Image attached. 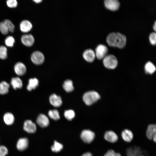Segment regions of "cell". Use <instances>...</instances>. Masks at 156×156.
I'll use <instances>...</instances> for the list:
<instances>
[{
    "label": "cell",
    "instance_id": "obj_1",
    "mask_svg": "<svg viewBox=\"0 0 156 156\" xmlns=\"http://www.w3.org/2000/svg\"><path fill=\"white\" fill-rule=\"evenodd\" d=\"M106 41L110 46L122 48L126 45V38L124 35L121 33L113 32L108 35Z\"/></svg>",
    "mask_w": 156,
    "mask_h": 156
},
{
    "label": "cell",
    "instance_id": "obj_2",
    "mask_svg": "<svg viewBox=\"0 0 156 156\" xmlns=\"http://www.w3.org/2000/svg\"><path fill=\"white\" fill-rule=\"evenodd\" d=\"M100 98L99 93L95 91H90L86 92L83 96V100L88 105H91L98 101Z\"/></svg>",
    "mask_w": 156,
    "mask_h": 156
},
{
    "label": "cell",
    "instance_id": "obj_3",
    "mask_svg": "<svg viewBox=\"0 0 156 156\" xmlns=\"http://www.w3.org/2000/svg\"><path fill=\"white\" fill-rule=\"evenodd\" d=\"M103 62L105 67L110 69L115 68L118 63L116 58L112 55H106L103 59Z\"/></svg>",
    "mask_w": 156,
    "mask_h": 156
},
{
    "label": "cell",
    "instance_id": "obj_4",
    "mask_svg": "<svg viewBox=\"0 0 156 156\" xmlns=\"http://www.w3.org/2000/svg\"><path fill=\"white\" fill-rule=\"evenodd\" d=\"M95 137V133L90 129H85L81 132L80 137L85 143L91 144L94 140Z\"/></svg>",
    "mask_w": 156,
    "mask_h": 156
},
{
    "label": "cell",
    "instance_id": "obj_5",
    "mask_svg": "<svg viewBox=\"0 0 156 156\" xmlns=\"http://www.w3.org/2000/svg\"><path fill=\"white\" fill-rule=\"evenodd\" d=\"M31 60L34 64L39 65L43 63L44 60V57L41 52L39 51H35L31 54Z\"/></svg>",
    "mask_w": 156,
    "mask_h": 156
},
{
    "label": "cell",
    "instance_id": "obj_6",
    "mask_svg": "<svg viewBox=\"0 0 156 156\" xmlns=\"http://www.w3.org/2000/svg\"><path fill=\"white\" fill-rule=\"evenodd\" d=\"M23 128L25 131L28 133H34L37 130L36 124L29 120H27L24 121Z\"/></svg>",
    "mask_w": 156,
    "mask_h": 156
},
{
    "label": "cell",
    "instance_id": "obj_7",
    "mask_svg": "<svg viewBox=\"0 0 156 156\" xmlns=\"http://www.w3.org/2000/svg\"><path fill=\"white\" fill-rule=\"evenodd\" d=\"M108 49L106 46L100 44L98 45L95 49V56L99 60L103 59L106 55Z\"/></svg>",
    "mask_w": 156,
    "mask_h": 156
},
{
    "label": "cell",
    "instance_id": "obj_8",
    "mask_svg": "<svg viewBox=\"0 0 156 156\" xmlns=\"http://www.w3.org/2000/svg\"><path fill=\"white\" fill-rule=\"evenodd\" d=\"M29 146V140L26 137L19 138L16 143V147L19 151H23L26 150Z\"/></svg>",
    "mask_w": 156,
    "mask_h": 156
},
{
    "label": "cell",
    "instance_id": "obj_9",
    "mask_svg": "<svg viewBox=\"0 0 156 156\" xmlns=\"http://www.w3.org/2000/svg\"><path fill=\"white\" fill-rule=\"evenodd\" d=\"M104 138L106 141L112 143L116 142L118 139V137L117 135L112 130L105 131L104 134Z\"/></svg>",
    "mask_w": 156,
    "mask_h": 156
},
{
    "label": "cell",
    "instance_id": "obj_10",
    "mask_svg": "<svg viewBox=\"0 0 156 156\" xmlns=\"http://www.w3.org/2000/svg\"><path fill=\"white\" fill-rule=\"evenodd\" d=\"M37 124L40 127L44 128L47 127L49 125V120L47 116L43 114H40L36 119Z\"/></svg>",
    "mask_w": 156,
    "mask_h": 156
},
{
    "label": "cell",
    "instance_id": "obj_11",
    "mask_svg": "<svg viewBox=\"0 0 156 156\" xmlns=\"http://www.w3.org/2000/svg\"><path fill=\"white\" fill-rule=\"evenodd\" d=\"M104 3L105 7L112 11L118 10L120 6V3L117 0H106Z\"/></svg>",
    "mask_w": 156,
    "mask_h": 156
},
{
    "label": "cell",
    "instance_id": "obj_12",
    "mask_svg": "<svg viewBox=\"0 0 156 156\" xmlns=\"http://www.w3.org/2000/svg\"><path fill=\"white\" fill-rule=\"evenodd\" d=\"M21 40L24 45L28 47L32 46L34 42V37L31 34H24L21 36Z\"/></svg>",
    "mask_w": 156,
    "mask_h": 156
},
{
    "label": "cell",
    "instance_id": "obj_13",
    "mask_svg": "<svg viewBox=\"0 0 156 156\" xmlns=\"http://www.w3.org/2000/svg\"><path fill=\"white\" fill-rule=\"evenodd\" d=\"M83 56L86 61L90 62H93L96 57L95 52L91 49L85 50L83 53Z\"/></svg>",
    "mask_w": 156,
    "mask_h": 156
},
{
    "label": "cell",
    "instance_id": "obj_14",
    "mask_svg": "<svg viewBox=\"0 0 156 156\" xmlns=\"http://www.w3.org/2000/svg\"><path fill=\"white\" fill-rule=\"evenodd\" d=\"M14 70L17 75L22 76L25 73L26 68L23 63L21 62H18L14 65Z\"/></svg>",
    "mask_w": 156,
    "mask_h": 156
},
{
    "label": "cell",
    "instance_id": "obj_15",
    "mask_svg": "<svg viewBox=\"0 0 156 156\" xmlns=\"http://www.w3.org/2000/svg\"><path fill=\"white\" fill-rule=\"evenodd\" d=\"M49 101L51 104L55 107H59L62 104L61 97L55 94H52L50 96Z\"/></svg>",
    "mask_w": 156,
    "mask_h": 156
},
{
    "label": "cell",
    "instance_id": "obj_16",
    "mask_svg": "<svg viewBox=\"0 0 156 156\" xmlns=\"http://www.w3.org/2000/svg\"><path fill=\"white\" fill-rule=\"evenodd\" d=\"M121 136L123 140L127 142H131L133 137L132 132L127 129H124L122 131Z\"/></svg>",
    "mask_w": 156,
    "mask_h": 156
},
{
    "label": "cell",
    "instance_id": "obj_17",
    "mask_svg": "<svg viewBox=\"0 0 156 156\" xmlns=\"http://www.w3.org/2000/svg\"><path fill=\"white\" fill-rule=\"evenodd\" d=\"M146 134L149 140H152L153 137L156 134V124L148 125L146 130Z\"/></svg>",
    "mask_w": 156,
    "mask_h": 156
},
{
    "label": "cell",
    "instance_id": "obj_18",
    "mask_svg": "<svg viewBox=\"0 0 156 156\" xmlns=\"http://www.w3.org/2000/svg\"><path fill=\"white\" fill-rule=\"evenodd\" d=\"M32 27V25L31 23L27 20L23 21L20 24V30L24 33L28 32L30 31Z\"/></svg>",
    "mask_w": 156,
    "mask_h": 156
},
{
    "label": "cell",
    "instance_id": "obj_19",
    "mask_svg": "<svg viewBox=\"0 0 156 156\" xmlns=\"http://www.w3.org/2000/svg\"><path fill=\"white\" fill-rule=\"evenodd\" d=\"M3 119L5 123L8 125L13 124L15 120L14 115L10 112L5 113L4 115Z\"/></svg>",
    "mask_w": 156,
    "mask_h": 156
},
{
    "label": "cell",
    "instance_id": "obj_20",
    "mask_svg": "<svg viewBox=\"0 0 156 156\" xmlns=\"http://www.w3.org/2000/svg\"><path fill=\"white\" fill-rule=\"evenodd\" d=\"M10 83L15 90L17 88H21L23 86L22 81L18 77H13L11 80Z\"/></svg>",
    "mask_w": 156,
    "mask_h": 156
},
{
    "label": "cell",
    "instance_id": "obj_21",
    "mask_svg": "<svg viewBox=\"0 0 156 156\" xmlns=\"http://www.w3.org/2000/svg\"><path fill=\"white\" fill-rule=\"evenodd\" d=\"M39 81L36 78H31L29 80L28 84L27 86V89L29 91L35 89L38 86Z\"/></svg>",
    "mask_w": 156,
    "mask_h": 156
},
{
    "label": "cell",
    "instance_id": "obj_22",
    "mask_svg": "<svg viewBox=\"0 0 156 156\" xmlns=\"http://www.w3.org/2000/svg\"><path fill=\"white\" fill-rule=\"evenodd\" d=\"M63 87L65 91L68 92H70L74 90L73 82L70 79L66 80L64 81Z\"/></svg>",
    "mask_w": 156,
    "mask_h": 156
},
{
    "label": "cell",
    "instance_id": "obj_23",
    "mask_svg": "<svg viewBox=\"0 0 156 156\" xmlns=\"http://www.w3.org/2000/svg\"><path fill=\"white\" fill-rule=\"evenodd\" d=\"M144 69L146 73L151 74L153 73L156 70L155 66L150 62H148L146 63Z\"/></svg>",
    "mask_w": 156,
    "mask_h": 156
},
{
    "label": "cell",
    "instance_id": "obj_24",
    "mask_svg": "<svg viewBox=\"0 0 156 156\" xmlns=\"http://www.w3.org/2000/svg\"><path fill=\"white\" fill-rule=\"evenodd\" d=\"M9 84L5 81L0 83V94H4L8 92Z\"/></svg>",
    "mask_w": 156,
    "mask_h": 156
},
{
    "label": "cell",
    "instance_id": "obj_25",
    "mask_svg": "<svg viewBox=\"0 0 156 156\" xmlns=\"http://www.w3.org/2000/svg\"><path fill=\"white\" fill-rule=\"evenodd\" d=\"M48 114L49 117L54 120H57L60 118L59 112L56 109L50 110Z\"/></svg>",
    "mask_w": 156,
    "mask_h": 156
},
{
    "label": "cell",
    "instance_id": "obj_26",
    "mask_svg": "<svg viewBox=\"0 0 156 156\" xmlns=\"http://www.w3.org/2000/svg\"><path fill=\"white\" fill-rule=\"evenodd\" d=\"M63 148V145L56 141H54L53 144L51 147L52 151L55 153H57L60 151Z\"/></svg>",
    "mask_w": 156,
    "mask_h": 156
},
{
    "label": "cell",
    "instance_id": "obj_27",
    "mask_svg": "<svg viewBox=\"0 0 156 156\" xmlns=\"http://www.w3.org/2000/svg\"><path fill=\"white\" fill-rule=\"evenodd\" d=\"M64 114L65 118L69 120H71L75 116V112L71 109L66 110Z\"/></svg>",
    "mask_w": 156,
    "mask_h": 156
},
{
    "label": "cell",
    "instance_id": "obj_28",
    "mask_svg": "<svg viewBox=\"0 0 156 156\" xmlns=\"http://www.w3.org/2000/svg\"><path fill=\"white\" fill-rule=\"evenodd\" d=\"M3 22L5 23L9 31L13 33L15 29V26L12 22L8 19L5 20Z\"/></svg>",
    "mask_w": 156,
    "mask_h": 156
},
{
    "label": "cell",
    "instance_id": "obj_29",
    "mask_svg": "<svg viewBox=\"0 0 156 156\" xmlns=\"http://www.w3.org/2000/svg\"><path fill=\"white\" fill-rule=\"evenodd\" d=\"M7 49L4 46H0V58L4 60L7 57Z\"/></svg>",
    "mask_w": 156,
    "mask_h": 156
},
{
    "label": "cell",
    "instance_id": "obj_30",
    "mask_svg": "<svg viewBox=\"0 0 156 156\" xmlns=\"http://www.w3.org/2000/svg\"><path fill=\"white\" fill-rule=\"evenodd\" d=\"M15 42L14 38L11 36H9L7 37L5 41V45L7 46L10 47L13 46Z\"/></svg>",
    "mask_w": 156,
    "mask_h": 156
},
{
    "label": "cell",
    "instance_id": "obj_31",
    "mask_svg": "<svg viewBox=\"0 0 156 156\" xmlns=\"http://www.w3.org/2000/svg\"><path fill=\"white\" fill-rule=\"evenodd\" d=\"M0 31L3 34L5 35L8 33V29L3 21L0 22Z\"/></svg>",
    "mask_w": 156,
    "mask_h": 156
},
{
    "label": "cell",
    "instance_id": "obj_32",
    "mask_svg": "<svg viewBox=\"0 0 156 156\" xmlns=\"http://www.w3.org/2000/svg\"><path fill=\"white\" fill-rule=\"evenodd\" d=\"M8 153L7 148L3 145H0V156H6Z\"/></svg>",
    "mask_w": 156,
    "mask_h": 156
},
{
    "label": "cell",
    "instance_id": "obj_33",
    "mask_svg": "<svg viewBox=\"0 0 156 156\" xmlns=\"http://www.w3.org/2000/svg\"><path fill=\"white\" fill-rule=\"evenodd\" d=\"M149 39L151 44L153 45L156 44V34L155 32L151 33L149 35Z\"/></svg>",
    "mask_w": 156,
    "mask_h": 156
},
{
    "label": "cell",
    "instance_id": "obj_34",
    "mask_svg": "<svg viewBox=\"0 0 156 156\" xmlns=\"http://www.w3.org/2000/svg\"><path fill=\"white\" fill-rule=\"evenodd\" d=\"M8 6L10 8H14L17 5L18 3L16 0H8L6 2Z\"/></svg>",
    "mask_w": 156,
    "mask_h": 156
},
{
    "label": "cell",
    "instance_id": "obj_35",
    "mask_svg": "<svg viewBox=\"0 0 156 156\" xmlns=\"http://www.w3.org/2000/svg\"><path fill=\"white\" fill-rule=\"evenodd\" d=\"M104 156H121L120 154L115 152L114 150L110 149L108 151Z\"/></svg>",
    "mask_w": 156,
    "mask_h": 156
},
{
    "label": "cell",
    "instance_id": "obj_36",
    "mask_svg": "<svg viewBox=\"0 0 156 156\" xmlns=\"http://www.w3.org/2000/svg\"><path fill=\"white\" fill-rule=\"evenodd\" d=\"M82 156H93V155L91 152H88L84 153Z\"/></svg>",
    "mask_w": 156,
    "mask_h": 156
},
{
    "label": "cell",
    "instance_id": "obj_37",
    "mask_svg": "<svg viewBox=\"0 0 156 156\" xmlns=\"http://www.w3.org/2000/svg\"><path fill=\"white\" fill-rule=\"evenodd\" d=\"M152 140L155 143H156V134L153 137Z\"/></svg>",
    "mask_w": 156,
    "mask_h": 156
},
{
    "label": "cell",
    "instance_id": "obj_38",
    "mask_svg": "<svg viewBox=\"0 0 156 156\" xmlns=\"http://www.w3.org/2000/svg\"><path fill=\"white\" fill-rule=\"evenodd\" d=\"M153 29L154 30L156 31V21L155 22V23L153 25Z\"/></svg>",
    "mask_w": 156,
    "mask_h": 156
},
{
    "label": "cell",
    "instance_id": "obj_39",
    "mask_svg": "<svg viewBox=\"0 0 156 156\" xmlns=\"http://www.w3.org/2000/svg\"><path fill=\"white\" fill-rule=\"evenodd\" d=\"M34 1L37 3H38L41 2L42 0H33Z\"/></svg>",
    "mask_w": 156,
    "mask_h": 156
}]
</instances>
